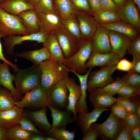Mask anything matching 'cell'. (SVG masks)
I'll list each match as a JSON object with an SVG mask.
<instances>
[{"mask_svg": "<svg viewBox=\"0 0 140 140\" xmlns=\"http://www.w3.org/2000/svg\"><path fill=\"white\" fill-rule=\"evenodd\" d=\"M38 66L41 72V86L47 90L69 76L70 72L62 63L51 58L43 61Z\"/></svg>", "mask_w": 140, "mask_h": 140, "instance_id": "obj_1", "label": "cell"}, {"mask_svg": "<svg viewBox=\"0 0 140 140\" xmlns=\"http://www.w3.org/2000/svg\"><path fill=\"white\" fill-rule=\"evenodd\" d=\"M41 75L38 66L33 65L28 68L19 69L15 76L16 89L23 95L38 88L41 86Z\"/></svg>", "mask_w": 140, "mask_h": 140, "instance_id": "obj_2", "label": "cell"}, {"mask_svg": "<svg viewBox=\"0 0 140 140\" xmlns=\"http://www.w3.org/2000/svg\"><path fill=\"white\" fill-rule=\"evenodd\" d=\"M0 30L3 38L29 34L19 16L9 13L1 7Z\"/></svg>", "mask_w": 140, "mask_h": 140, "instance_id": "obj_3", "label": "cell"}, {"mask_svg": "<svg viewBox=\"0 0 140 140\" xmlns=\"http://www.w3.org/2000/svg\"><path fill=\"white\" fill-rule=\"evenodd\" d=\"M92 40L84 42L75 53L65 58L62 63L67 68L79 74L86 73L88 70L85 65L92 53Z\"/></svg>", "mask_w": 140, "mask_h": 140, "instance_id": "obj_4", "label": "cell"}, {"mask_svg": "<svg viewBox=\"0 0 140 140\" xmlns=\"http://www.w3.org/2000/svg\"><path fill=\"white\" fill-rule=\"evenodd\" d=\"M69 77L61 80L47 90L49 105L58 109L66 110L68 103L67 86Z\"/></svg>", "mask_w": 140, "mask_h": 140, "instance_id": "obj_5", "label": "cell"}, {"mask_svg": "<svg viewBox=\"0 0 140 140\" xmlns=\"http://www.w3.org/2000/svg\"><path fill=\"white\" fill-rule=\"evenodd\" d=\"M15 104L18 106L38 110L49 105L47 90L41 86L27 93L22 99Z\"/></svg>", "mask_w": 140, "mask_h": 140, "instance_id": "obj_6", "label": "cell"}, {"mask_svg": "<svg viewBox=\"0 0 140 140\" xmlns=\"http://www.w3.org/2000/svg\"><path fill=\"white\" fill-rule=\"evenodd\" d=\"M65 59L74 55L79 50L82 44L63 27L54 32Z\"/></svg>", "mask_w": 140, "mask_h": 140, "instance_id": "obj_7", "label": "cell"}, {"mask_svg": "<svg viewBox=\"0 0 140 140\" xmlns=\"http://www.w3.org/2000/svg\"><path fill=\"white\" fill-rule=\"evenodd\" d=\"M115 66L102 67L98 70L91 71L87 82V90L89 92L97 88H103L114 81L112 75L116 70Z\"/></svg>", "mask_w": 140, "mask_h": 140, "instance_id": "obj_8", "label": "cell"}, {"mask_svg": "<svg viewBox=\"0 0 140 140\" xmlns=\"http://www.w3.org/2000/svg\"><path fill=\"white\" fill-rule=\"evenodd\" d=\"M98 129L102 139L115 140L124 126L123 119L111 113L108 118L101 124L94 123Z\"/></svg>", "mask_w": 140, "mask_h": 140, "instance_id": "obj_9", "label": "cell"}, {"mask_svg": "<svg viewBox=\"0 0 140 140\" xmlns=\"http://www.w3.org/2000/svg\"><path fill=\"white\" fill-rule=\"evenodd\" d=\"M48 35L40 31L37 33L22 36L15 35L7 36L4 38V45L6 48V54L14 56L13 49L15 45L20 44L23 41L28 40L37 41V43H43L46 41Z\"/></svg>", "mask_w": 140, "mask_h": 140, "instance_id": "obj_10", "label": "cell"}, {"mask_svg": "<svg viewBox=\"0 0 140 140\" xmlns=\"http://www.w3.org/2000/svg\"><path fill=\"white\" fill-rule=\"evenodd\" d=\"M109 32V30L104 27L97 25L92 40V52L108 53L112 52Z\"/></svg>", "mask_w": 140, "mask_h": 140, "instance_id": "obj_11", "label": "cell"}, {"mask_svg": "<svg viewBox=\"0 0 140 140\" xmlns=\"http://www.w3.org/2000/svg\"><path fill=\"white\" fill-rule=\"evenodd\" d=\"M36 12L40 31L49 35L63 27L62 19L57 13Z\"/></svg>", "mask_w": 140, "mask_h": 140, "instance_id": "obj_12", "label": "cell"}, {"mask_svg": "<svg viewBox=\"0 0 140 140\" xmlns=\"http://www.w3.org/2000/svg\"><path fill=\"white\" fill-rule=\"evenodd\" d=\"M75 16L78 20L81 33L84 42L92 40L97 25L91 15L77 10Z\"/></svg>", "mask_w": 140, "mask_h": 140, "instance_id": "obj_13", "label": "cell"}, {"mask_svg": "<svg viewBox=\"0 0 140 140\" xmlns=\"http://www.w3.org/2000/svg\"><path fill=\"white\" fill-rule=\"evenodd\" d=\"M121 58L115 53H108L92 52L85 64L87 68L96 66L103 67L116 65Z\"/></svg>", "mask_w": 140, "mask_h": 140, "instance_id": "obj_14", "label": "cell"}, {"mask_svg": "<svg viewBox=\"0 0 140 140\" xmlns=\"http://www.w3.org/2000/svg\"><path fill=\"white\" fill-rule=\"evenodd\" d=\"M110 110V108H95L90 112L77 113L75 122L82 132L83 137L87 134L92 124L96 121L103 112Z\"/></svg>", "mask_w": 140, "mask_h": 140, "instance_id": "obj_15", "label": "cell"}, {"mask_svg": "<svg viewBox=\"0 0 140 140\" xmlns=\"http://www.w3.org/2000/svg\"><path fill=\"white\" fill-rule=\"evenodd\" d=\"M109 38L112 52L121 58L124 57L132 41L125 35L112 31H109Z\"/></svg>", "mask_w": 140, "mask_h": 140, "instance_id": "obj_16", "label": "cell"}, {"mask_svg": "<svg viewBox=\"0 0 140 140\" xmlns=\"http://www.w3.org/2000/svg\"><path fill=\"white\" fill-rule=\"evenodd\" d=\"M10 66L6 62H0V85L8 89L12 94L15 101L18 102L22 99L23 96L13 84L15 76L11 73L9 69Z\"/></svg>", "mask_w": 140, "mask_h": 140, "instance_id": "obj_17", "label": "cell"}, {"mask_svg": "<svg viewBox=\"0 0 140 140\" xmlns=\"http://www.w3.org/2000/svg\"><path fill=\"white\" fill-rule=\"evenodd\" d=\"M121 20L132 24L138 30L140 17L137 8L132 0H128L125 5L116 13Z\"/></svg>", "mask_w": 140, "mask_h": 140, "instance_id": "obj_18", "label": "cell"}, {"mask_svg": "<svg viewBox=\"0 0 140 140\" xmlns=\"http://www.w3.org/2000/svg\"><path fill=\"white\" fill-rule=\"evenodd\" d=\"M89 92L88 99L94 108H107L117 101V98L110 95L102 88H96Z\"/></svg>", "mask_w": 140, "mask_h": 140, "instance_id": "obj_19", "label": "cell"}, {"mask_svg": "<svg viewBox=\"0 0 140 140\" xmlns=\"http://www.w3.org/2000/svg\"><path fill=\"white\" fill-rule=\"evenodd\" d=\"M48 107L31 111L24 109L23 115L30 119L41 131L46 133L51 128L48 120L46 111Z\"/></svg>", "mask_w": 140, "mask_h": 140, "instance_id": "obj_20", "label": "cell"}, {"mask_svg": "<svg viewBox=\"0 0 140 140\" xmlns=\"http://www.w3.org/2000/svg\"><path fill=\"white\" fill-rule=\"evenodd\" d=\"M24 109L15 105L9 109L0 110V126L6 130L18 123L23 116Z\"/></svg>", "mask_w": 140, "mask_h": 140, "instance_id": "obj_21", "label": "cell"}, {"mask_svg": "<svg viewBox=\"0 0 140 140\" xmlns=\"http://www.w3.org/2000/svg\"><path fill=\"white\" fill-rule=\"evenodd\" d=\"M47 107L51 111L52 118L51 128L66 127L67 124L76 121V119L72 116L73 114L71 111L58 109L50 105Z\"/></svg>", "mask_w": 140, "mask_h": 140, "instance_id": "obj_22", "label": "cell"}, {"mask_svg": "<svg viewBox=\"0 0 140 140\" xmlns=\"http://www.w3.org/2000/svg\"><path fill=\"white\" fill-rule=\"evenodd\" d=\"M92 68H89L88 72L84 75L79 74L74 71L69 69L70 72L75 75L79 79L81 87V96L76 103L75 105V110L77 113L79 112L87 113L89 112L86 98L87 96V82L89 74Z\"/></svg>", "mask_w": 140, "mask_h": 140, "instance_id": "obj_23", "label": "cell"}, {"mask_svg": "<svg viewBox=\"0 0 140 140\" xmlns=\"http://www.w3.org/2000/svg\"><path fill=\"white\" fill-rule=\"evenodd\" d=\"M103 26L109 31L116 32L124 34L133 40L139 36V30L131 24L120 20Z\"/></svg>", "mask_w": 140, "mask_h": 140, "instance_id": "obj_24", "label": "cell"}, {"mask_svg": "<svg viewBox=\"0 0 140 140\" xmlns=\"http://www.w3.org/2000/svg\"><path fill=\"white\" fill-rule=\"evenodd\" d=\"M20 57L32 62L33 65L38 66L43 61L51 58L50 54L45 47L35 50H25L16 54L15 57Z\"/></svg>", "mask_w": 140, "mask_h": 140, "instance_id": "obj_25", "label": "cell"}, {"mask_svg": "<svg viewBox=\"0 0 140 140\" xmlns=\"http://www.w3.org/2000/svg\"><path fill=\"white\" fill-rule=\"evenodd\" d=\"M67 86L69 90L68 103L66 110L71 111L73 116L76 120L77 115L75 107L81 96V87L76 83L74 78L70 77Z\"/></svg>", "mask_w": 140, "mask_h": 140, "instance_id": "obj_26", "label": "cell"}, {"mask_svg": "<svg viewBox=\"0 0 140 140\" xmlns=\"http://www.w3.org/2000/svg\"><path fill=\"white\" fill-rule=\"evenodd\" d=\"M0 7L9 13L18 16L23 11L34 9V6L25 0H6L0 4Z\"/></svg>", "mask_w": 140, "mask_h": 140, "instance_id": "obj_27", "label": "cell"}, {"mask_svg": "<svg viewBox=\"0 0 140 140\" xmlns=\"http://www.w3.org/2000/svg\"><path fill=\"white\" fill-rule=\"evenodd\" d=\"M18 16L29 34L38 33L40 31L36 11L32 9L22 12Z\"/></svg>", "mask_w": 140, "mask_h": 140, "instance_id": "obj_28", "label": "cell"}, {"mask_svg": "<svg viewBox=\"0 0 140 140\" xmlns=\"http://www.w3.org/2000/svg\"><path fill=\"white\" fill-rule=\"evenodd\" d=\"M43 45L47 49L51 59L62 63L65 58L54 32L49 35Z\"/></svg>", "mask_w": 140, "mask_h": 140, "instance_id": "obj_29", "label": "cell"}, {"mask_svg": "<svg viewBox=\"0 0 140 140\" xmlns=\"http://www.w3.org/2000/svg\"><path fill=\"white\" fill-rule=\"evenodd\" d=\"M54 2L56 12L62 19L75 15L77 11L69 0H54Z\"/></svg>", "mask_w": 140, "mask_h": 140, "instance_id": "obj_30", "label": "cell"}, {"mask_svg": "<svg viewBox=\"0 0 140 140\" xmlns=\"http://www.w3.org/2000/svg\"><path fill=\"white\" fill-rule=\"evenodd\" d=\"M6 130L7 140H29L32 134L23 129L19 123Z\"/></svg>", "mask_w": 140, "mask_h": 140, "instance_id": "obj_31", "label": "cell"}, {"mask_svg": "<svg viewBox=\"0 0 140 140\" xmlns=\"http://www.w3.org/2000/svg\"><path fill=\"white\" fill-rule=\"evenodd\" d=\"M62 22L63 26L75 37L82 44L85 42L81 36L75 15L68 18L62 19Z\"/></svg>", "mask_w": 140, "mask_h": 140, "instance_id": "obj_32", "label": "cell"}, {"mask_svg": "<svg viewBox=\"0 0 140 140\" xmlns=\"http://www.w3.org/2000/svg\"><path fill=\"white\" fill-rule=\"evenodd\" d=\"M76 133L75 130L70 132L66 127L51 128L46 133V135L55 138L57 140H73Z\"/></svg>", "mask_w": 140, "mask_h": 140, "instance_id": "obj_33", "label": "cell"}, {"mask_svg": "<svg viewBox=\"0 0 140 140\" xmlns=\"http://www.w3.org/2000/svg\"><path fill=\"white\" fill-rule=\"evenodd\" d=\"M93 16L97 25H102L121 20L116 13L105 10Z\"/></svg>", "mask_w": 140, "mask_h": 140, "instance_id": "obj_34", "label": "cell"}, {"mask_svg": "<svg viewBox=\"0 0 140 140\" xmlns=\"http://www.w3.org/2000/svg\"><path fill=\"white\" fill-rule=\"evenodd\" d=\"M15 101L10 92L0 85V110L9 109L15 106Z\"/></svg>", "mask_w": 140, "mask_h": 140, "instance_id": "obj_35", "label": "cell"}, {"mask_svg": "<svg viewBox=\"0 0 140 140\" xmlns=\"http://www.w3.org/2000/svg\"><path fill=\"white\" fill-rule=\"evenodd\" d=\"M131 70L121 77L126 85L131 87L136 93L140 95V75Z\"/></svg>", "mask_w": 140, "mask_h": 140, "instance_id": "obj_36", "label": "cell"}, {"mask_svg": "<svg viewBox=\"0 0 140 140\" xmlns=\"http://www.w3.org/2000/svg\"><path fill=\"white\" fill-rule=\"evenodd\" d=\"M123 120L124 127L130 132L132 129L140 127V117L136 114L128 113Z\"/></svg>", "mask_w": 140, "mask_h": 140, "instance_id": "obj_37", "label": "cell"}, {"mask_svg": "<svg viewBox=\"0 0 140 140\" xmlns=\"http://www.w3.org/2000/svg\"><path fill=\"white\" fill-rule=\"evenodd\" d=\"M34 9L37 12L57 13L52 0H38L34 6Z\"/></svg>", "mask_w": 140, "mask_h": 140, "instance_id": "obj_38", "label": "cell"}, {"mask_svg": "<svg viewBox=\"0 0 140 140\" xmlns=\"http://www.w3.org/2000/svg\"><path fill=\"white\" fill-rule=\"evenodd\" d=\"M126 85L121 78H117L115 80L102 88V89L110 95L113 96L117 94L119 89Z\"/></svg>", "mask_w": 140, "mask_h": 140, "instance_id": "obj_39", "label": "cell"}, {"mask_svg": "<svg viewBox=\"0 0 140 140\" xmlns=\"http://www.w3.org/2000/svg\"><path fill=\"white\" fill-rule=\"evenodd\" d=\"M18 123L25 130L32 133L37 134L46 135L45 133L38 129L33 122L29 118L24 115Z\"/></svg>", "mask_w": 140, "mask_h": 140, "instance_id": "obj_40", "label": "cell"}, {"mask_svg": "<svg viewBox=\"0 0 140 140\" xmlns=\"http://www.w3.org/2000/svg\"><path fill=\"white\" fill-rule=\"evenodd\" d=\"M117 102L123 106L127 113L136 114L137 102L131 101L130 99H125L118 97Z\"/></svg>", "mask_w": 140, "mask_h": 140, "instance_id": "obj_41", "label": "cell"}, {"mask_svg": "<svg viewBox=\"0 0 140 140\" xmlns=\"http://www.w3.org/2000/svg\"><path fill=\"white\" fill-rule=\"evenodd\" d=\"M72 1L77 10L93 15L88 0H72Z\"/></svg>", "mask_w": 140, "mask_h": 140, "instance_id": "obj_42", "label": "cell"}, {"mask_svg": "<svg viewBox=\"0 0 140 140\" xmlns=\"http://www.w3.org/2000/svg\"><path fill=\"white\" fill-rule=\"evenodd\" d=\"M117 94L118 96V97L125 99H131L138 95L131 87L126 85L122 87Z\"/></svg>", "mask_w": 140, "mask_h": 140, "instance_id": "obj_43", "label": "cell"}, {"mask_svg": "<svg viewBox=\"0 0 140 140\" xmlns=\"http://www.w3.org/2000/svg\"><path fill=\"white\" fill-rule=\"evenodd\" d=\"M110 107L112 113L122 119H124L127 113L122 105L118 102L113 104Z\"/></svg>", "mask_w": 140, "mask_h": 140, "instance_id": "obj_44", "label": "cell"}, {"mask_svg": "<svg viewBox=\"0 0 140 140\" xmlns=\"http://www.w3.org/2000/svg\"><path fill=\"white\" fill-rule=\"evenodd\" d=\"M98 129L93 123L87 134L83 137L82 140H96L100 136Z\"/></svg>", "mask_w": 140, "mask_h": 140, "instance_id": "obj_45", "label": "cell"}, {"mask_svg": "<svg viewBox=\"0 0 140 140\" xmlns=\"http://www.w3.org/2000/svg\"><path fill=\"white\" fill-rule=\"evenodd\" d=\"M132 67V63L125 58L121 59L115 66L116 70L128 72Z\"/></svg>", "mask_w": 140, "mask_h": 140, "instance_id": "obj_46", "label": "cell"}, {"mask_svg": "<svg viewBox=\"0 0 140 140\" xmlns=\"http://www.w3.org/2000/svg\"><path fill=\"white\" fill-rule=\"evenodd\" d=\"M127 53L133 56L140 55V36L132 41Z\"/></svg>", "mask_w": 140, "mask_h": 140, "instance_id": "obj_47", "label": "cell"}, {"mask_svg": "<svg viewBox=\"0 0 140 140\" xmlns=\"http://www.w3.org/2000/svg\"><path fill=\"white\" fill-rule=\"evenodd\" d=\"M101 6L104 10L116 13L119 8L113 0H100Z\"/></svg>", "mask_w": 140, "mask_h": 140, "instance_id": "obj_48", "label": "cell"}, {"mask_svg": "<svg viewBox=\"0 0 140 140\" xmlns=\"http://www.w3.org/2000/svg\"><path fill=\"white\" fill-rule=\"evenodd\" d=\"M93 15L104 10L102 7L100 0H88Z\"/></svg>", "mask_w": 140, "mask_h": 140, "instance_id": "obj_49", "label": "cell"}, {"mask_svg": "<svg viewBox=\"0 0 140 140\" xmlns=\"http://www.w3.org/2000/svg\"><path fill=\"white\" fill-rule=\"evenodd\" d=\"M133 138L131 132L124 126L121 130L115 140H132Z\"/></svg>", "mask_w": 140, "mask_h": 140, "instance_id": "obj_50", "label": "cell"}, {"mask_svg": "<svg viewBox=\"0 0 140 140\" xmlns=\"http://www.w3.org/2000/svg\"><path fill=\"white\" fill-rule=\"evenodd\" d=\"M1 37L3 38V36L1 32L0 31V59L3 61L4 62L9 64L13 68L14 73H16L19 68L17 65L12 63L4 57L2 52V45L0 41V38Z\"/></svg>", "mask_w": 140, "mask_h": 140, "instance_id": "obj_51", "label": "cell"}, {"mask_svg": "<svg viewBox=\"0 0 140 140\" xmlns=\"http://www.w3.org/2000/svg\"><path fill=\"white\" fill-rule=\"evenodd\" d=\"M132 67L131 70L133 72L140 74V55L132 56Z\"/></svg>", "mask_w": 140, "mask_h": 140, "instance_id": "obj_52", "label": "cell"}, {"mask_svg": "<svg viewBox=\"0 0 140 140\" xmlns=\"http://www.w3.org/2000/svg\"><path fill=\"white\" fill-rule=\"evenodd\" d=\"M131 133L134 139L140 140V127L132 129L131 131Z\"/></svg>", "mask_w": 140, "mask_h": 140, "instance_id": "obj_53", "label": "cell"}, {"mask_svg": "<svg viewBox=\"0 0 140 140\" xmlns=\"http://www.w3.org/2000/svg\"><path fill=\"white\" fill-rule=\"evenodd\" d=\"M46 135L32 133L30 136L29 140H45Z\"/></svg>", "mask_w": 140, "mask_h": 140, "instance_id": "obj_54", "label": "cell"}, {"mask_svg": "<svg viewBox=\"0 0 140 140\" xmlns=\"http://www.w3.org/2000/svg\"><path fill=\"white\" fill-rule=\"evenodd\" d=\"M120 8L123 7L126 4L127 0H113Z\"/></svg>", "mask_w": 140, "mask_h": 140, "instance_id": "obj_55", "label": "cell"}, {"mask_svg": "<svg viewBox=\"0 0 140 140\" xmlns=\"http://www.w3.org/2000/svg\"><path fill=\"white\" fill-rule=\"evenodd\" d=\"M0 140H7L6 130L0 126Z\"/></svg>", "mask_w": 140, "mask_h": 140, "instance_id": "obj_56", "label": "cell"}, {"mask_svg": "<svg viewBox=\"0 0 140 140\" xmlns=\"http://www.w3.org/2000/svg\"><path fill=\"white\" fill-rule=\"evenodd\" d=\"M136 114L140 117V104L139 102H137Z\"/></svg>", "mask_w": 140, "mask_h": 140, "instance_id": "obj_57", "label": "cell"}, {"mask_svg": "<svg viewBox=\"0 0 140 140\" xmlns=\"http://www.w3.org/2000/svg\"><path fill=\"white\" fill-rule=\"evenodd\" d=\"M29 3L33 5V6L38 2V0H25Z\"/></svg>", "mask_w": 140, "mask_h": 140, "instance_id": "obj_58", "label": "cell"}, {"mask_svg": "<svg viewBox=\"0 0 140 140\" xmlns=\"http://www.w3.org/2000/svg\"><path fill=\"white\" fill-rule=\"evenodd\" d=\"M133 2L136 4L138 9L140 10V0H132Z\"/></svg>", "mask_w": 140, "mask_h": 140, "instance_id": "obj_59", "label": "cell"}, {"mask_svg": "<svg viewBox=\"0 0 140 140\" xmlns=\"http://www.w3.org/2000/svg\"><path fill=\"white\" fill-rule=\"evenodd\" d=\"M45 140H57L55 138L49 136H46Z\"/></svg>", "mask_w": 140, "mask_h": 140, "instance_id": "obj_60", "label": "cell"}, {"mask_svg": "<svg viewBox=\"0 0 140 140\" xmlns=\"http://www.w3.org/2000/svg\"><path fill=\"white\" fill-rule=\"evenodd\" d=\"M6 0H0V4L4 3Z\"/></svg>", "mask_w": 140, "mask_h": 140, "instance_id": "obj_61", "label": "cell"}, {"mask_svg": "<svg viewBox=\"0 0 140 140\" xmlns=\"http://www.w3.org/2000/svg\"><path fill=\"white\" fill-rule=\"evenodd\" d=\"M0 31H1V30H0Z\"/></svg>", "mask_w": 140, "mask_h": 140, "instance_id": "obj_62", "label": "cell"}]
</instances>
